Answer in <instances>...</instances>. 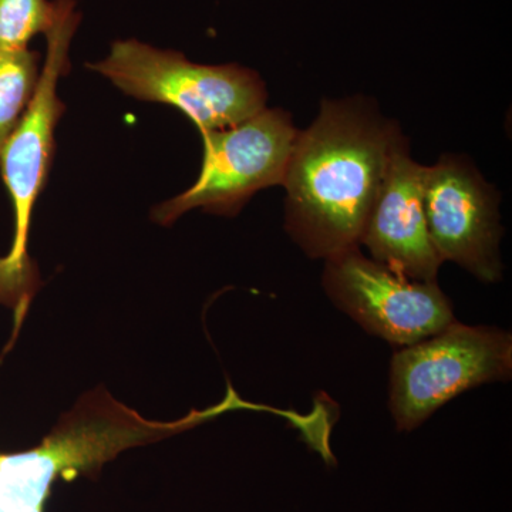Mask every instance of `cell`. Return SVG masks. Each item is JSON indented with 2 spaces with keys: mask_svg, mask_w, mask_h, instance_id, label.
Instances as JSON below:
<instances>
[{
  "mask_svg": "<svg viewBox=\"0 0 512 512\" xmlns=\"http://www.w3.org/2000/svg\"><path fill=\"white\" fill-rule=\"evenodd\" d=\"M322 284L336 308L390 345H414L456 322L437 282L404 278L360 247L326 258Z\"/></svg>",
  "mask_w": 512,
  "mask_h": 512,
  "instance_id": "7",
  "label": "cell"
},
{
  "mask_svg": "<svg viewBox=\"0 0 512 512\" xmlns=\"http://www.w3.org/2000/svg\"><path fill=\"white\" fill-rule=\"evenodd\" d=\"M423 204L441 262H454L485 284L501 281L500 194L470 158L444 154L426 167Z\"/></svg>",
  "mask_w": 512,
  "mask_h": 512,
  "instance_id": "8",
  "label": "cell"
},
{
  "mask_svg": "<svg viewBox=\"0 0 512 512\" xmlns=\"http://www.w3.org/2000/svg\"><path fill=\"white\" fill-rule=\"evenodd\" d=\"M399 124L363 96L323 100L298 131L284 180L285 229L315 259L360 247L394 150Z\"/></svg>",
  "mask_w": 512,
  "mask_h": 512,
  "instance_id": "1",
  "label": "cell"
},
{
  "mask_svg": "<svg viewBox=\"0 0 512 512\" xmlns=\"http://www.w3.org/2000/svg\"><path fill=\"white\" fill-rule=\"evenodd\" d=\"M42 55L35 50H0V154L35 96Z\"/></svg>",
  "mask_w": 512,
  "mask_h": 512,
  "instance_id": "10",
  "label": "cell"
},
{
  "mask_svg": "<svg viewBox=\"0 0 512 512\" xmlns=\"http://www.w3.org/2000/svg\"><path fill=\"white\" fill-rule=\"evenodd\" d=\"M511 375V333L456 320L392 357L390 412L397 430L409 433L458 394Z\"/></svg>",
  "mask_w": 512,
  "mask_h": 512,
  "instance_id": "5",
  "label": "cell"
},
{
  "mask_svg": "<svg viewBox=\"0 0 512 512\" xmlns=\"http://www.w3.org/2000/svg\"><path fill=\"white\" fill-rule=\"evenodd\" d=\"M13 323L0 366L22 329ZM217 416V409L191 412L174 421L146 419L106 389L90 390L63 414L39 446L18 453L0 451V512H45L57 481L94 477L104 464L131 448L148 446Z\"/></svg>",
  "mask_w": 512,
  "mask_h": 512,
  "instance_id": "2",
  "label": "cell"
},
{
  "mask_svg": "<svg viewBox=\"0 0 512 512\" xmlns=\"http://www.w3.org/2000/svg\"><path fill=\"white\" fill-rule=\"evenodd\" d=\"M90 70L127 96L180 110L201 133L234 127L266 109L268 92L255 70L238 64L192 63L175 50L117 40Z\"/></svg>",
  "mask_w": 512,
  "mask_h": 512,
  "instance_id": "4",
  "label": "cell"
},
{
  "mask_svg": "<svg viewBox=\"0 0 512 512\" xmlns=\"http://www.w3.org/2000/svg\"><path fill=\"white\" fill-rule=\"evenodd\" d=\"M59 0H0V50L28 49L55 25Z\"/></svg>",
  "mask_w": 512,
  "mask_h": 512,
  "instance_id": "11",
  "label": "cell"
},
{
  "mask_svg": "<svg viewBox=\"0 0 512 512\" xmlns=\"http://www.w3.org/2000/svg\"><path fill=\"white\" fill-rule=\"evenodd\" d=\"M426 167L410 156L404 138L394 150L382 187L367 218L360 247L404 278L437 282L441 259L431 244L424 214Z\"/></svg>",
  "mask_w": 512,
  "mask_h": 512,
  "instance_id": "9",
  "label": "cell"
},
{
  "mask_svg": "<svg viewBox=\"0 0 512 512\" xmlns=\"http://www.w3.org/2000/svg\"><path fill=\"white\" fill-rule=\"evenodd\" d=\"M296 134L291 114L281 109H264L237 126L201 133L204 160L197 181L154 207L151 220L170 227L195 208L235 217L256 192L284 184Z\"/></svg>",
  "mask_w": 512,
  "mask_h": 512,
  "instance_id": "6",
  "label": "cell"
},
{
  "mask_svg": "<svg viewBox=\"0 0 512 512\" xmlns=\"http://www.w3.org/2000/svg\"><path fill=\"white\" fill-rule=\"evenodd\" d=\"M82 15L74 0H59L55 25L46 33L47 55L35 96L0 154V173L15 215V235L8 255L0 256V289L6 308L29 309L39 292V269L28 251L30 221L55 156V130L66 106L57 97L60 77L69 74V49Z\"/></svg>",
  "mask_w": 512,
  "mask_h": 512,
  "instance_id": "3",
  "label": "cell"
}]
</instances>
